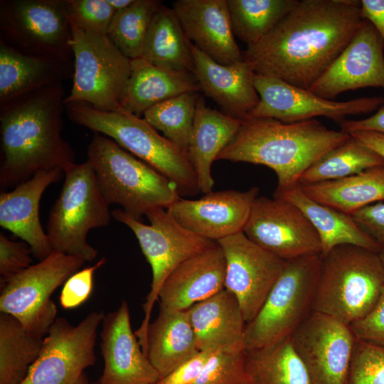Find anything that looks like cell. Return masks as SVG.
<instances>
[{
	"label": "cell",
	"instance_id": "681fc988",
	"mask_svg": "<svg viewBox=\"0 0 384 384\" xmlns=\"http://www.w3.org/2000/svg\"><path fill=\"white\" fill-rule=\"evenodd\" d=\"M349 134L384 159L383 134L370 131H357L351 132Z\"/></svg>",
	"mask_w": 384,
	"mask_h": 384
},
{
	"label": "cell",
	"instance_id": "e575fe53",
	"mask_svg": "<svg viewBox=\"0 0 384 384\" xmlns=\"http://www.w3.org/2000/svg\"><path fill=\"white\" fill-rule=\"evenodd\" d=\"M380 166H384V159L351 135L348 140L322 155L309 167L299 184L341 179Z\"/></svg>",
	"mask_w": 384,
	"mask_h": 384
},
{
	"label": "cell",
	"instance_id": "ffe728a7",
	"mask_svg": "<svg viewBox=\"0 0 384 384\" xmlns=\"http://www.w3.org/2000/svg\"><path fill=\"white\" fill-rule=\"evenodd\" d=\"M102 324L104 368L97 383L156 384L161 377L132 331L127 302L105 315Z\"/></svg>",
	"mask_w": 384,
	"mask_h": 384
},
{
	"label": "cell",
	"instance_id": "bcb514c9",
	"mask_svg": "<svg viewBox=\"0 0 384 384\" xmlns=\"http://www.w3.org/2000/svg\"><path fill=\"white\" fill-rule=\"evenodd\" d=\"M214 351H200L156 384H193L210 360Z\"/></svg>",
	"mask_w": 384,
	"mask_h": 384
},
{
	"label": "cell",
	"instance_id": "7402d4cb",
	"mask_svg": "<svg viewBox=\"0 0 384 384\" xmlns=\"http://www.w3.org/2000/svg\"><path fill=\"white\" fill-rule=\"evenodd\" d=\"M63 174L61 169L41 171L0 194V225L27 243L39 261L53 251L40 222V201L47 187L60 180Z\"/></svg>",
	"mask_w": 384,
	"mask_h": 384
},
{
	"label": "cell",
	"instance_id": "8d00e7d4",
	"mask_svg": "<svg viewBox=\"0 0 384 384\" xmlns=\"http://www.w3.org/2000/svg\"><path fill=\"white\" fill-rule=\"evenodd\" d=\"M161 4L156 0H134L129 7L114 13L107 35L130 60L142 57L150 24Z\"/></svg>",
	"mask_w": 384,
	"mask_h": 384
},
{
	"label": "cell",
	"instance_id": "44dd1931",
	"mask_svg": "<svg viewBox=\"0 0 384 384\" xmlns=\"http://www.w3.org/2000/svg\"><path fill=\"white\" fill-rule=\"evenodd\" d=\"M191 42L214 61L243 60L233 33L228 0H178L172 8Z\"/></svg>",
	"mask_w": 384,
	"mask_h": 384
},
{
	"label": "cell",
	"instance_id": "4fadbf2b",
	"mask_svg": "<svg viewBox=\"0 0 384 384\" xmlns=\"http://www.w3.org/2000/svg\"><path fill=\"white\" fill-rule=\"evenodd\" d=\"M105 314L92 311L78 325L56 318L40 355L21 384H71L95 365L97 331Z\"/></svg>",
	"mask_w": 384,
	"mask_h": 384
},
{
	"label": "cell",
	"instance_id": "8992f818",
	"mask_svg": "<svg viewBox=\"0 0 384 384\" xmlns=\"http://www.w3.org/2000/svg\"><path fill=\"white\" fill-rule=\"evenodd\" d=\"M87 154L108 204L119 205L135 219L166 209L180 197L173 181L105 135L95 133Z\"/></svg>",
	"mask_w": 384,
	"mask_h": 384
},
{
	"label": "cell",
	"instance_id": "1f68e13d",
	"mask_svg": "<svg viewBox=\"0 0 384 384\" xmlns=\"http://www.w3.org/2000/svg\"><path fill=\"white\" fill-rule=\"evenodd\" d=\"M191 44L174 9L161 4L150 24L142 58L162 68L193 73Z\"/></svg>",
	"mask_w": 384,
	"mask_h": 384
},
{
	"label": "cell",
	"instance_id": "7bdbcfd3",
	"mask_svg": "<svg viewBox=\"0 0 384 384\" xmlns=\"http://www.w3.org/2000/svg\"><path fill=\"white\" fill-rule=\"evenodd\" d=\"M31 252L25 243L9 240L0 233L1 280L14 275L31 266Z\"/></svg>",
	"mask_w": 384,
	"mask_h": 384
},
{
	"label": "cell",
	"instance_id": "5b68a950",
	"mask_svg": "<svg viewBox=\"0 0 384 384\" xmlns=\"http://www.w3.org/2000/svg\"><path fill=\"white\" fill-rule=\"evenodd\" d=\"M384 287V267L378 252L342 245L321 255L313 311L346 324L368 315Z\"/></svg>",
	"mask_w": 384,
	"mask_h": 384
},
{
	"label": "cell",
	"instance_id": "f907efd6",
	"mask_svg": "<svg viewBox=\"0 0 384 384\" xmlns=\"http://www.w3.org/2000/svg\"><path fill=\"white\" fill-rule=\"evenodd\" d=\"M115 11L126 9L132 5L134 0H107Z\"/></svg>",
	"mask_w": 384,
	"mask_h": 384
},
{
	"label": "cell",
	"instance_id": "cb8c5ba5",
	"mask_svg": "<svg viewBox=\"0 0 384 384\" xmlns=\"http://www.w3.org/2000/svg\"><path fill=\"white\" fill-rule=\"evenodd\" d=\"M195 75L201 90L233 117L245 120L257 106L260 97L254 83L255 72L244 60L222 65L192 43Z\"/></svg>",
	"mask_w": 384,
	"mask_h": 384
},
{
	"label": "cell",
	"instance_id": "30bf717a",
	"mask_svg": "<svg viewBox=\"0 0 384 384\" xmlns=\"http://www.w3.org/2000/svg\"><path fill=\"white\" fill-rule=\"evenodd\" d=\"M72 30L73 86L65 105L82 102L103 111L120 109L131 75V60L108 35L87 32L73 25Z\"/></svg>",
	"mask_w": 384,
	"mask_h": 384
},
{
	"label": "cell",
	"instance_id": "52a82bcc",
	"mask_svg": "<svg viewBox=\"0 0 384 384\" xmlns=\"http://www.w3.org/2000/svg\"><path fill=\"white\" fill-rule=\"evenodd\" d=\"M321 254L286 261L284 267L255 317L246 324L245 351L289 338L313 311Z\"/></svg>",
	"mask_w": 384,
	"mask_h": 384
},
{
	"label": "cell",
	"instance_id": "b9f144b4",
	"mask_svg": "<svg viewBox=\"0 0 384 384\" xmlns=\"http://www.w3.org/2000/svg\"><path fill=\"white\" fill-rule=\"evenodd\" d=\"M105 262L106 259L101 258L94 265L78 270L66 280L60 296L63 309L78 307L89 298L93 289L94 274Z\"/></svg>",
	"mask_w": 384,
	"mask_h": 384
},
{
	"label": "cell",
	"instance_id": "e0dca14e",
	"mask_svg": "<svg viewBox=\"0 0 384 384\" xmlns=\"http://www.w3.org/2000/svg\"><path fill=\"white\" fill-rule=\"evenodd\" d=\"M217 243L225 259V289L237 298L247 324L260 310L286 261L253 242L243 232Z\"/></svg>",
	"mask_w": 384,
	"mask_h": 384
},
{
	"label": "cell",
	"instance_id": "ba28073f",
	"mask_svg": "<svg viewBox=\"0 0 384 384\" xmlns=\"http://www.w3.org/2000/svg\"><path fill=\"white\" fill-rule=\"evenodd\" d=\"M62 190L48 219L46 233L53 251L93 261L97 250L87 241L89 231L107 226L112 212L87 160L65 173Z\"/></svg>",
	"mask_w": 384,
	"mask_h": 384
},
{
	"label": "cell",
	"instance_id": "4316f807",
	"mask_svg": "<svg viewBox=\"0 0 384 384\" xmlns=\"http://www.w3.org/2000/svg\"><path fill=\"white\" fill-rule=\"evenodd\" d=\"M242 122L207 107L198 97L187 152L201 192L213 191L212 164L235 137Z\"/></svg>",
	"mask_w": 384,
	"mask_h": 384
},
{
	"label": "cell",
	"instance_id": "ee69618b",
	"mask_svg": "<svg viewBox=\"0 0 384 384\" xmlns=\"http://www.w3.org/2000/svg\"><path fill=\"white\" fill-rule=\"evenodd\" d=\"M350 327L357 338L384 347V287L373 310Z\"/></svg>",
	"mask_w": 384,
	"mask_h": 384
},
{
	"label": "cell",
	"instance_id": "5bb4252c",
	"mask_svg": "<svg viewBox=\"0 0 384 384\" xmlns=\"http://www.w3.org/2000/svg\"><path fill=\"white\" fill-rule=\"evenodd\" d=\"M254 83L260 100L247 119L271 118L295 122L321 116L340 124L347 116L368 114L384 104V97L380 96L347 101L328 100L282 80L256 73Z\"/></svg>",
	"mask_w": 384,
	"mask_h": 384
},
{
	"label": "cell",
	"instance_id": "d4e9b609",
	"mask_svg": "<svg viewBox=\"0 0 384 384\" xmlns=\"http://www.w3.org/2000/svg\"><path fill=\"white\" fill-rule=\"evenodd\" d=\"M199 351H245L244 320L240 304L226 289L188 309Z\"/></svg>",
	"mask_w": 384,
	"mask_h": 384
},
{
	"label": "cell",
	"instance_id": "2e32d148",
	"mask_svg": "<svg viewBox=\"0 0 384 384\" xmlns=\"http://www.w3.org/2000/svg\"><path fill=\"white\" fill-rule=\"evenodd\" d=\"M243 233L285 261L321 254L320 239L312 224L297 206L282 198L258 196Z\"/></svg>",
	"mask_w": 384,
	"mask_h": 384
},
{
	"label": "cell",
	"instance_id": "6da1fadb",
	"mask_svg": "<svg viewBox=\"0 0 384 384\" xmlns=\"http://www.w3.org/2000/svg\"><path fill=\"white\" fill-rule=\"evenodd\" d=\"M358 0H299L243 60L255 73L309 90L363 21Z\"/></svg>",
	"mask_w": 384,
	"mask_h": 384
},
{
	"label": "cell",
	"instance_id": "f6af8a7d",
	"mask_svg": "<svg viewBox=\"0 0 384 384\" xmlns=\"http://www.w3.org/2000/svg\"><path fill=\"white\" fill-rule=\"evenodd\" d=\"M351 215L366 234L384 247V203L380 201L368 205Z\"/></svg>",
	"mask_w": 384,
	"mask_h": 384
},
{
	"label": "cell",
	"instance_id": "74e56055",
	"mask_svg": "<svg viewBox=\"0 0 384 384\" xmlns=\"http://www.w3.org/2000/svg\"><path fill=\"white\" fill-rule=\"evenodd\" d=\"M197 92H186L163 101L144 112V119L166 139L187 151L192 132Z\"/></svg>",
	"mask_w": 384,
	"mask_h": 384
},
{
	"label": "cell",
	"instance_id": "db71d44e",
	"mask_svg": "<svg viewBox=\"0 0 384 384\" xmlns=\"http://www.w3.org/2000/svg\"><path fill=\"white\" fill-rule=\"evenodd\" d=\"M90 384H98L97 382L92 383Z\"/></svg>",
	"mask_w": 384,
	"mask_h": 384
},
{
	"label": "cell",
	"instance_id": "d590c367",
	"mask_svg": "<svg viewBox=\"0 0 384 384\" xmlns=\"http://www.w3.org/2000/svg\"><path fill=\"white\" fill-rule=\"evenodd\" d=\"M299 0H228L235 36L247 46L260 41Z\"/></svg>",
	"mask_w": 384,
	"mask_h": 384
},
{
	"label": "cell",
	"instance_id": "9c48e42d",
	"mask_svg": "<svg viewBox=\"0 0 384 384\" xmlns=\"http://www.w3.org/2000/svg\"><path fill=\"white\" fill-rule=\"evenodd\" d=\"M112 216L128 227L135 235L152 272L151 289L142 305L144 316L135 334L147 356V333L154 305L169 275L183 262L216 244L179 224L164 208L146 214L149 225L135 219L122 209L112 211Z\"/></svg>",
	"mask_w": 384,
	"mask_h": 384
},
{
	"label": "cell",
	"instance_id": "ab89813d",
	"mask_svg": "<svg viewBox=\"0 0 384 384\" xmlns=\"http://www.w3.org/2000/svg\"><path fill=\"white\" fill-rule=\"evenodd\" d=\"M193 384H251L245 368V351H215Z\"/></svg>",
	"mask_w": 384,
	"mask_h": 384
},
{
	"label": "cell",
	"instance_id": "7dc6e473",
	"mask_svg": "<svg viewBox=\"0 0 384 384\" xmlns=\"http://www.w3.org/2000/svg\"><path fill=\"white\" fill-rule=\"evenodd\" d=\"M341 129L347 133L357 131H370L384 134V104L370 117L360 119H345L339 124Z\"/></svg>",
	"mask_w": 384,
	"mask_h": 384
},
{
	"label": "cell",
	"instance_id": "d6a6232c",
	"mask_svg": "<svg viewBox=\"0 0 384 384\" xmlns=\"http://www.w3.org/2000/svg\"><path fill=\"white\" fill-rule=\"evenodd\" d=\"M49 329L29 328L0 314V384H21L38 358Z\"/></svg>",
	"mask_w": 384,
	"mask_h": 384
},
{
	"label": "cell",
	"instance_id": "816d5d0a",
	"mask_svg": "<svg viewBox=\"0 0 384 384\" xmlns=\"http://www.w3.org/2000/svg\"><path fill=\"white\" fill-rule=\"evenodd\" d=\"M71 384H90L86 374L84 373L75 381Z\"/></svg>",
	"mask_w": 384,
	"mask_h": 384
},
{
	"label": "cell",
	"instance_id": "8fae6325",
	"mask_svg": "<svg viewBox=\"0 0 384 384\" xmlns=\"http://www.w3.org/2000/svg\"><path fill=\"white\" fill-rule=\"evenodd\" d=\"M66 0L0 1V39L29 55L74 64Z\"/></svg>",
	"mask_w": 384,
	"mask_h": 384
},
{
	"label": "cell",
	"instance_id": "d6986e66",
	"mask_svg": "<svg viewBox=\"0 0 384 384\" xmlns=\"http://www.w3.org/2000/svg\"><path fill=\"white\" fill-rule=\"evenodd\" d=\"M259 188L245 191H211L202 198L179 197L166 208L168 213L188 230L214 242L243 232Z\"/></svg>",
	"mask_w": 384,
	"mask_h": 384
},
{
	"label": "cell",
	"instance_id": "7c38bea8",
	"mask_svg": "<svg viewBox=\"0 0 384 384\" xmlns=\"http://www.w3.org/2000/svg\"><path fill=\"white\" fill-rule=\"evenodd\" d=\"M84 263L80 257L53 251L37 264L0 280V311L26 327L49 329L57 315L51 294Z\"/></svg>",
	"mask_w": 384,
	"mask_h": 384
},
{
	"label": "cell",
	"instance_id": "4dcf8cb0",
	"mask_svg": "<svg viewBox=\"0 0 384 384\" xmlns=\"http://www.w3.org/2000/svg\"><path fill=\"white\" fill-rule=\"evenodd\" d=\"M299 186L310 198L351 215L384 200V166L341 179Z\"/></svg>",
	"mask_w": 384,
	"mask_h": 384
},
{
	"label": "cell",
	"instance_id": "60d3db41",
	"mask_svg": "<svg viewBox=\"0 0 384 384\" xmlns=\"http://www.w3.org/2000/svg\"><path fill=\"white\" fill-rule=\"evenodd\" d=\"M72 25L83 31L107 35L116 12L107 0H66Z\"/></svg>",
	"mask_w": 384,
	"mask_h": 384
},
{
	"label": "cell",
	"instance_id": "9a60e30c",
	"mask_svg": "<svg viewBox=\"0 0 384 384\" xmlns=\"http://www.w3.org/2000/svg\"><path fill=\"white\" fill-rule=\"evenodd\" d=\"M290 339L311 384H346L356 339L350 325L313 311Z\"/></svg>",
	"mask_w": 384,
	"mask_h": 384
},
{
	"label": "cell",
	"instance_id": "ac0fdd59",
	"mask_svg": "<svg viewBox=\"0 0 384 384\" xmlns=\"http://www.w3.org/2000/svg\"><path fill=\"white\" fill-rule=\"evenodd\" d=\"M384 90V41L367 20L325 72L309 88L328 100L348 90Z\"/></svg>",
	"mask_w": 384,
	"mask_h": 384
},
{
	"label": "cell",
	"instance_id": "277c9868",
	"mask_svg": "<svg viewBox=\"0 0 384 384\" xmlns=\"http://www.w3.org/2000/svg\"><path fill=\"white\" fill-rule=\"evenodd\" d=\"M65 108L73 122L110 138L166 176L180 195L200 192L187 151L160 135L144 118L122 108L103 111L82 102L68 103Z\"/></svg>",
	"mask_w": 384,
	"mask_h": 384
},
{
	"label": "cell",
	"instance_id": "484cf974",
	"mask_svg": "<svg viewBox=\"0 0 384 384\" xmlns=\"http://www.w3.org/2000/svg\"><path fill=\"white\" fill-rule=\"evenodd\" d=\"M73 63L29 55L0 39V106L73 75Z\"/></svg>",
	"mask_w": 384,
	"mask_h": 384
},
{
	"label": "cell",
	"instance_id": "83f0119b",
	"mask_svg": "<svg viewBox=\"0 0 384 384\" xmlns=\"http://www.w3.org/2000/svg\"><path fill=\"white\" fill-rule=\"evenodd\" d=\"M199 90L193 73L162 68L139 58L131 60V75L120 105L124 110L139 116L168 99Z\"/></svg>",
	"mask_w": 384,
	"mask_h": 384
},
{
	"label": "cell",
	"instance_id": "f35d334b",
	"mask_svg": "<svg viewBox=\"0 0 384 384\" xmlns=\"http://www.w3.org/2000/svg\"><path fill=\"white\" fill-rule=\"evenodd\" d=\"M346 384H384V347L356 338Z\"/></svg>",
	"mask_w": 384,
	"mask_h": 384
},
{
	"label": "cell",
	"instance_id": "3957f363",
	"mask_svg": "<svg viewBox=\"0 0 384 384\" xmlns=\"http://www.w3.org/2000/svg\"><path fill=\"white\" fill-rule=\"evenodd\" d=\"M350 137L341 129H329L316 119L283 122L248 118L216 160L267 166L276 174L277 190H284L299 184L309 167Z\"/></svg>",
	"mask_w": 384,
	"mask_h": 384
},
{
	"label": "cell",
	"instance_id": "c3c4849f",
	"mask_svg": "<svg viewBox=\"0 0 384 384\" xmlns=\"http://www.w3.org/2000/svg\"><path fill=\"white\" fill-rule=\"evenodd\" d=\"M363 18L370 22L384 41V0H361Z\"/></svg>",
	"mask_w": 384,
	"mask_h": 384
},
{
	"label": "cell",
	"instance_id": "836d02e7",
	"mask_svg": "<svg viewBox=\"0 0 384 384\" xmlns=\"http://www.w3.org/2000/svg\"><path fill=\"white\" fill-rule=\"evenodd\" d=\"M245 351V368L251 384H311L290 337Z\"/></svg>",
	"mask_w": 384,
	"mask_h": 384
},
{
	"label": "cell",
	"instance_id": "603a6c76",
	"mask_svg": "<svg viewBox=\"0 0 384 384\" xmlns=\"http://www.w3.org/2000/svg\"><path fill=\"white\" fill-rule=\"evenodd\" d=\"M225 259L216 242L180 264L160 289V307L185 311L225 289Z\"/></svg>",
	"mask_w": 384,
	"mask_h": 384
},
{
	"label": "cell",
	"instance_id": "f1b7e54d",
	"mask_svg": "<svg viewBox=\"0 0 384 384\" xmlns=\"http://www.w3.org/2000/svg\"><path fill=\"white\" fill-rule=\"evenodd\" d=\"M274 197L289 201L304 213L319 235L322 255L342 245H356L375 252L382 248L357 225L350 214L310 198L299 184L284 190L276 189Z\"/></svg>",
	"mask_w": 384,
	"mask_h": 384
},
{
	"label": "cell",
	"instance_id": "f5cc1de1",
	"mask_svg": "<svg viewBox=\"0 0 384 384\" xmlns=\"http://www.w3.org/2000/svg\"><path fill=\"white\" fill-rule=\"evenodd\" d=\"M378 255L384 267V247L381 248V250L378 252Z\"/></svg>",
	"mask_w": 384,
	"mask_h": 384
},
{
	"label": "cell",
	"instance_id": "f546056e",
	"mask_svg": "<svg viewBox=\"0 0 384 384\" xmlns=\"http://www.w3.org/2000/svg\"><path fill=\"white\" fill-rule=\"evenodd\" d=\"M147 341V357L161 378L200 351L188 309L160 307L158 316L149 324Z\"/></svg>",
	"mask_w": 384,
	"mask_h": 384
},
{
	"label": "cell",
	"instance_id": "7a4b0ae2",
	"mask_svg": "<svg viewBox=\"0 0 384 384\" xmlns=\"http://www.w3.org/2000/svg\"><path fill=\"white\" fill-rule=\"evenodd\" d=\"M62 82L0 106V185L16 187L41 171L75 164V154L62 137L65 107Z\"/></svg>",
	"mask_w": 384,
	"mask_h": 384
}]
</instances>
